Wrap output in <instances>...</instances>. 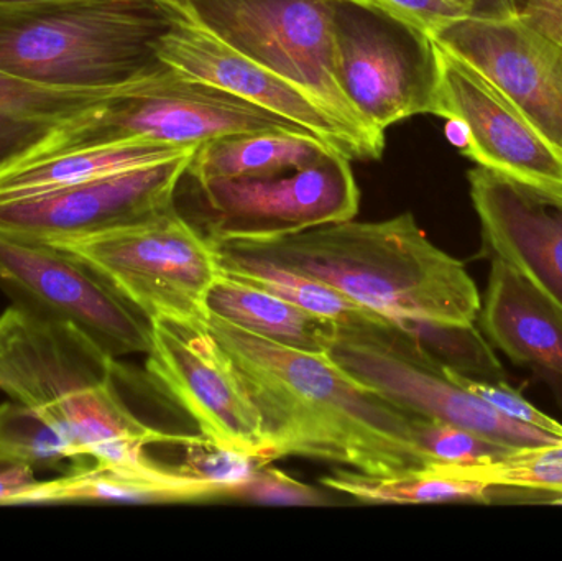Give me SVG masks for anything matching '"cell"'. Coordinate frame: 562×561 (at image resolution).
<instances>
[{"label":"cell","instance_id":"6da1fadb","mask_svg":"<svg viewBox=\"0 0 562 561\" xmlns=\"http://www.w3.org/2000/svg\"><path fill=\"white\" fill-rule=\"evenodd\" d=\"M204 326L259 411L276 460L313 458L372 476L431 464L416 444L415 414L353 381L327 355L277 345L213 315Z\"/></svg>","mask_w":562,"mask_h":561},{"label":"cell","instance_id":"7a4b0ae2","mask_svg":"<svg viewBox=\"0 0 562 561\" xmlns=\"http://www.w3.org/2000/svg\"><path fill=\"white\" fill-rule=\"evenodd\" d=\"M211 243L319 280L400 325H465L481 310L464 263L435 246L412 213L379 223L340 221L273 239Z\"/></svg>","mask_w":562,"mask_h":561},{"label":"cell","instance_id":"3957f363","mask_svg":"<svg viewBox=\"0 0 562 561\" xmlns=\"http://www.w3.org/2000/svg\"><path fill=\"white\" fill-rule=\"evenodd\" d=\"M0 391L42 412L95 463L158 473L150 445L191 444L145 424L121 391V364L75 326L12 305L0 315Z\"/></svg>","mask_w":562,"mask_h":561},{"label":"cell","instance_id":"277c9868","mask_svg":"<svg viewBox=\"0 0 562 561\" xmlns=\"http://www.w3.org/2000/svg\"><path fill=\"white\" fill-rule=\"evenodd\" d=\"M178 16L165 0L0 2V71L49 88H122L170 71L157 43Z\"/></svg>","mask_w":562,"mask_h":561},{"label":"cell","instance_id":"5b68a950","mask_svg":"<svg viewBox=\"0 0 562 561\" xmlns=\"http://www.w3.org/2000/svg\"><path fill=\"white\" fill-rule=\"evenodd\" d=\"M244 132H283L316 138L294 122L171 68L114 89L94 108L56 127L22 160L135 138L198 147L211 138Z\"/></svg>","mask_w":562,"mask_h":561},{"label":"cell","instance_id":"8992f818","mask_svg":"<svg viewBox=\"0 0 562 561\" xmlns=\"http://www.w3.org/2000/svg\"><path fill=\"white\" fill-rule=\"evenodd\" d=\"M188 22L303 89L352 132L372 160L385 137L373 134L340 91L334 66L329 0H165Z\"/></svg>","mask_w":562,"mask_h":561},{"label":"cell","instance_id":"52a82bcc","mask_svg":"<svg viewBox=\"0 0 562 561\" xmlns=\"http://www.w3.org/2000/svg\"><path fill=\"white\" fill-rule=\"evenodd\" d=\"M340 91L373 134L419 114L438 115L441 49L428 30L383 7L329 0Z\"/></svg>","mask_w":562,"mask_h":561},{"label":"cell","instance_id":"ba28073f","mask_svg":"<svg viewBox=\"0 0 562 561\" xmlns=\"http://www.w3.org/2000/svg\"><path fill=\"white\" fill-rule=\"evenodd\" d=\"M326 355L353 381L412 414L459 425L515 450L562 440L492 411L452 381L415 333L392 319L337 325Z\"/></svg>","mask_w":562,"mask_h":561},{"label":"cell","instance_id":"9c48e42d","mask_svg":"<svg viewBox=\"0 0 562 561\" xmlns=\"http://www.w3.org/2000/svg\"><path fill=\"white\" fill-rule=\"evenodd\" d=\"M48 244L91 263L150 319L207 318L206 296L220 262L213 243L177 203L137 226Z\"/></svg>","mask_w":562,"mask_h":561},{"label":"cell","instance_id":"30bf717a","mask_svg":"<svg viewBox=\"0 0 562 561\" xmlns=\"http://www.w3.org/2000/svg\"><path fill=\"white\" fill-rule=\"evenodd\" d=\"M190 180L193 224L210 240L273 239L353 220L359 211V187L339 152L283 173Z\"/></svg>","mask_w":562,"mask_h":561},{"label":"cell","instance_id":"8fae6325","mask_svg":"<svg viewBox=\"0 0 562 561\" xmlns=\"http://www.w3.org/2000/svg\"><path fill=\"white\" fill-rule=\"evenodd\" d=\"M0 289L19 308L75 326L112 358L150 351L151 319L63 247L0 233Z\"/></svg>","mask_w":562,"mask_h":561},{"label":"cell","instance_id":"7c38bea8","mask_svg":"<svg viewBox=\"0 0 562 561\" xmlns=\"http://www.w3.org/2000/svg\"><path fill=\"white\" fill-rule=\"evenodd\" d=\"M148 379L173 399L214 447L272 463L262 418L204 322L151 319Z\"/></svg>","mask_w":562,"mask_h":561},{"label":"cell","instance_id":"4fadbf2b","mask_svg":"<svg viewBox=\"0 0 562 561\" xmlns=\"http://www.w3.org/2000/svg\"><path fill=\"white\" fill-rule=\"evenodd\" d=\"M193 152L75 187L0 201V233L59 243L147 223L175 206Z\"/></svg>","mask_w":562,"mask_h":561},{"label":"cell","instance_id":"5bb4252c","mask_svg":"<svg viewBox=\"0 0 562 561\" xmlns=\"http://www.w3.org/2000/svg\"><path fill=\"white\" fill-rule=\"evenodd\" d=\"M491 79L562 157V42L517 13L469 15L429 32Z\"/></svg>","mask_w":562,"mask_h":561},{"label":"cell","instance_id":"9a60e30c","mask_svg":"<svg viewBox=\"0 0 562 561\" xmlns=\"http://www.w3.org/2000/svg\"><path fill=\"white\" fill-rule=\"evenodd\" d=\"M438 115L464 128L461 152L475 164L562 191L561 155L491 79L445 49Z\"/></svg>","mask_w":562,"mask_h":561},{"label":"cell","instance_id":"2e32d148","mask_svg":"<svg viewBox=\"0 0 562 561\" xmlns=\"http://www.w3.org/2000/svg\"><path fill=\"white\" fill-rule=\"evenodd\" d=\"M157 52L171 68L301 125L349 160H372L362 142L316 99L188 22L181 13L157 43Z\"/></svg>","mask_w":562,"mask_h":561},{"label":"cell","instance_id":"e0dca14e","mask_svg":"<svg viewBox=\"0 0 562 561\" xmlns=\"http://www.w3.org/2000/svg\"><path fill=\"white\" fill-rule=\"evenodd\" d=\"M482 253L520 270L562 308V191L488 168L469 170Z\"/></svg>","mask_w":562,"mask_h":561},{"label":"cell","instance_id":"ac0fdd59","mask_svg":"<svg viewBox=\"0 0 562 561\" xmlns=\"http://www.w3.org/2000/svg\"><path fill=\"white\" fill-rule=\"evenodd\" d=\"M479 328L494 349L548 382H562V308L520 270L491 259Z\"/></svg>","mask_w":562,"mask_h":561},{"label":"cell","instance_id":"d6986e66","mask_svg":"<svg viewBox=\"0 0 562 561\" xmlns=\"http://www.w3.org/2000/svg\"><path fill=\"white\" fill-rule=\"evenodd\" d=\"M229 490L178 470L167 476H144L95 463L52 481H38L23 497L32 504H188L227 500Z\"/></svg>","mask_w":562,"mask_h":561},{"label":"cell","instance_id":"ffe728a7","mask_svg":"<svg viewBox=\"0 0 562 561\" xmlns=\"http://www.w3.org/2000/svg\"><path fill=\"white\" fill-rule=\"evenodd\" d=\"M196 147L135 138L66 152L55 157L19 160L0 168V201L48 193L122 171L191 154Z\"/></svg>","mask_w":562,"mask_h":561},{"label":"cell","instance_id":"44dd1931","mask_svg":"<svg viewBox=\"0 0 562 561\" xmlns=\"http://www.w3.org/2000/svg\"><path fill=\"white\" fill-rule=\"evenodd\" d=\"M207 315L297 351L326 355L337 323L252 283L221 272L206 296Z\"/></svg>","mask_w":562,"mask_h":561},{"label":"cell","instance_id":"7402d4cb","mask_svg":"<svg viewBox=\"0 0 562 561\" xmlns=\"http://www.w3.org/2000/svg\"><path fill=\"white\" fill-rule=\"evenodd\" d=\"M114 89L49 88L0 71V168L22 160L56 127Z\"/></svg>","mask_w":562,"mask_h":561},{"label":"cell","instance_id":"603a6c76","mask_svg":"<svg viewBox=\"0 0 562 561\" xmlns=\"http://www.w3.org/2000/svg\"><path fill=\"white\" fill-rule=\"evenodd\" d=\"M333 152L337 150L306 135L283 132L221 135L194 148L187 177L206 181L283 173L317 164Z\"/></svg>","mask_w":562,"mask_h":561},{"label":"cell","instance_id":"cb8c5ba5","mask_svg":"<svg viewBox=\"0 0 562 561\" xmlns=\"http://www.w3.org/2000/svg\"><path fill=\"white\" fill-rule=\"evenodd\" d=\"M321 483L366 504H491L505 500L504 486H491L468 476L461 464L431 463L395 476L336 471Z\"/></svg>","mask_w":562,"mask_h":561},{"label":"cell","instance_id":"d4e9b609","mask_svg":"<svg viewBox=\"0 0 562 561\" xmlns=\"http://www.w3.org/2000/svg\"><path fill=\"white\" fill-rule=\"evenodd\" d=\"M214 250L221 272L276 293L306 312L333 319L337 325H357L383 318L319 280L291 272L256 257L229 253L221 247L214 246Z\"/></svg>","mask_w":562,"mask_h":561},{"label":"cell","instance_id":"484cf974","mask_svg":"<svg viewBox=\"0 0 562 561\" xmlns=\"http://www.w3.org/2000/svg\"><path fill=\"white\" fill-rule=\"evenodd\" d=\"M0 457L30 464L35 470L91 460L58 425L20 402L0 405Z\"/></svg>","mask_w":562,"mask_h":561},{"label":"cell","instance_id":"4316f807","mask_svg":"<svg viewBox=\"0 0 562 561\" xmlns=\"http://www.w3.org/2000/svg\"><path fill=\"white\" fill-rule=\"evenodd\" d=\"M403 326L415 333L416 338L439 362L454 369L459 374L482 381H507L494 346L482 335L477 323H403Z\"/></svg>","mask_w":562,"mask_h":561},{"label":"cell","instance_id":"83f0119b","mask_svg":"<svg viewBox=\"0 0 562 561\" xmlns=\"http://www.w3.org/2000/svg\"><path fill=\"white\" fill-rule=\"evenodd\" d=\"M468 476L491 486L537 491L562 503V440L541 447L520 448L502 460L461 464Z\"/></svg>","mask_w":562,"mask_h":561},{"label":"cell","instance_id":"f1b7e54d","mask_svg":"<svg viewBox=\"0 0 562 561\" xmlns=\"http://www.w3.org/2000/svg\"><path fill=\"white\" fill-rule=\"evenodd\" d=\"M413 431L419 450L431 463H492L515 451L468 428L423 415H413Z\"/></svg>","mask_w":562,"mask_h":561},{"label":"cell","instance_id":"f546056e","mask_svg":"<svg viewBox=\"0 0 562 561\" xmlns=\"http://www.w3.org/2000/svg\"><path fill=\"white\" fill-rule=\"evenodd\" d=\"M446 371L456 384L461 385L469 394L487 404L497 414L504 415V417L510 418L517 424L535 428V430L562 438V424L541 412L540 408L535 407L520 392L515 391L507 381L472 379L469 375L459 374L458 371L448 368V366H446Z\"/></svg>","mask_w":562,"mask_h":561},{"label":"cell","instance_id":"4dcf8cb0","mask_svg":"<svg viewBox=\"0 0 562 561\" xmlns=\"http://www.w3.org/2000/svg\"><path fill=\"white\" fill-rule=\"evenodd\" d=\"M229 500L263 506H330L326 494L316 487L300 483L269 464L256 468L243 486L236 487Z\"/></svg>","mask_w":562,"mask_h":561},{"label":"cell","instance_id":"1f68e13d","mask_svg":"<svg viewBox=\"0 0 562 561\" xmlns=\"http://www.w3.org/2000/svg\"><path fill=\"white\" fill-rule=\"evenodd\" d=\"M183 448L187 450V458L181 470L227 487L229 497L236 487L243 486L249 480L256 468L262 467L259 461L246 455L214 447L203 435L194 438L191 444L183 445Z\"/></svg>","mask_w":562,"mask_h":561},{"label":"cell","instance_id":"d6a6232c","mask_svg":"<svg viewBox=\"0 0 562 561\" xmlns=\"http://www.w3.org/2000/svg\"><path fill=\"white\" fill-rule=\"evenodd\" d=\"M356 2L383 7L396 15L412 20L428 32L449 20L477 15L474 10L458 0H356Z\"/></svg>","mask_w":562,"mask_h":561},{"label":"cell","instance_id":"836d02e7","mask_svg":"<svg viewBox=\"0 0 562 561\" xmlns=\"http://www.w3.org/2000/svg\"><path fill=\"white\" fill-rule=\"evenodd\" d=\"M36 483L35 468L0 457V506H22Z\"/></svg>","mask_w":562,"mask_h":561},{"label":"cell","instance_id":"e575fe53","mask_svg":"<svg viewBox=\"0 0 562 561\" xmlns=\"http://www.w3.org/2000/svg\"><path fill=\"white\" fill-rule=\"evenodd\" d=\"M515 13L562 42V0H515Z\"/></svg>","mask_w":562,"mask_h":561},{"label":"cell","instance_id":"d590c367","mask_svg":"<svg viewBox=\"0 0 562 561\" xmlns=\"http://www.w3.org/2000/svg\"><path fill=\"white\" fill-rule=\"evenodd\" d=\"M477 15H505L515 12L514 0H458Z\"/></svg>","mask_w":562,"mask_h":561},{"label":"cell","instance_id":"8d00e7d4","mask_svg":"<svg viewBox=\"0 0 562 561\" xmlns=\"http://www.w3.org/2000/svg\"><path fill=\"white\" fill-rule=\"evenodd\" d=\"M0 2H36V0H0Z\"/></svg>","mask_w":562,"mask_h":561},{"label":"cell","instance_id":"74e56055","mask_svg":"<svg viewBox=\"0 0 562 561\" xmlns=\"http://www.w3.org/2000/svg\"><path fill=\"white\" fill-rule=\"evenodd\" d=\"M514 2H515V0H514ZM514 7H515V5H514Z\"/></svg>","mask_w":562,"mask_h":561}]
</instances>
